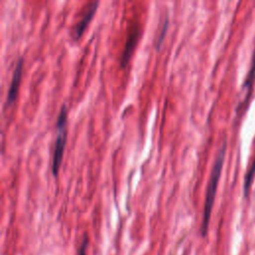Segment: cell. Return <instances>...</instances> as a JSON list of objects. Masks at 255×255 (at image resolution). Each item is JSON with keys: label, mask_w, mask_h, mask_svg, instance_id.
I'll list each match as a JSON object with an SVG mask.
<instances>
[{"label": "cell", "mask_w": 255, "mask_h": 255, "mask_svg": "<svg viewBox=\"0 0 255 255\" xmlns=\"http://www.w3.org/2000/svg\"><path fill=\"white\" fill-rule=\"evenodd\" d=\"M140 26L137 22H133L129 25L128 30V36H127V41L121 56V67L125 68L128 63L129 62L131 55L134 51V48L137 44V41L140 37Z\"/></svg>", "instance_id": "3"}, {"label": "cell", "mask_w": 255, "mask_h": 255, "mask_svg": "<svg viewBox=\"0 0 255 255\" xmlns=\"http://www.w3.org/2000/svg\"><path fill=\"white\" fill-rule=\"evenodd\" d=\"M99 4H100L99 1H93V2H90L87 5V7L84 10L79 22L76 24V26L74 27V29L72 31V36H73L74 40H78L82 37L86 28L88 27L91 20L93 19L94 15H95V13L98 9Z\"/></svg>", "instance_id": "4"}, {"label": "cell", "mask_w": 255, "mask_h": 255, "mask_svg": "<svg viewBox=\"0 0 255 255\" xmlns=\"http://www.w3.org/2000/svg\"><path fill=\"white\" fill-rule=\"evenodd\" d=\"M88 244H89V238H88V236H84V238H83V240L81 242L79 251H78V255H87Z\"/></svg>", "instance_id": "9"}, {"label": "cell", "mask_w": 255, "mask_h": 255, "mask_svg": "<svg viewBox=\"0 0 255 255\" xmlns=\"http://www.w3.org/2000/svg\"><path fill=\"white\" fill-rule=\"evenodd\" d=\"M167 28H168V16H166L164 18V21L162 23V26H161V29H160V32H159V36L156 40V48L159 49V47L161 46V43L163 42V39H164V36L167 32Z\"/></svg>", "instance_id": "8"}, {"label": "cell", "mask_w": 255, "mask_h": 255, "mask_svg": "<svg viewBox=\"0 0 255 255\" xmlns=\"http://www.w3.org/2000/svg\"><path fill=\"white\" fill-rule=\"evenodd\" d=\"M226 147H227L226 140H223L221 147L219 148V150L217 152V155H216V158H215L212 170H211L209 182H208V185L206 188V195H205L204 209H203V218H202V223H201V227H200V233H201L202 237H205L207 234L211 211H212V207L214 204L216 190H217V186H218V182L220 179L223 162H224V158H225Z\"/></svg>", "instance_id": "1"}, {"label": "cell", "mask_w": 255, "mask_h": 255, "mask_svg": "<svg viewBox=\"0 0 255 255\" xmlns=\"http://www.w3.org/2000/svg\"><path fill=\"white\" fill-rule=\"evenodd\" d=\"M254 79H255V48H254L251 63H250V69L248 70L247 77H246L245 82L243 84V88L247 90V99L249 98V95L251 93V88H252Z\"/></svg>", "instance_id": "6"}, {"label": "cell", "mask_w": 255, "mask_h": 255, "mask_svg": "<svg viewBox=\"0 0 255 255\" xmlns=\"http://www.w3.org/2000/svg\"><path fill=\"white\" fill-rule=\"evenodd\" d=\"M67 118H68V110H67V106L64 104L60 110V113L57 118V123H56L57 136L55 140V147H54L53 160H52V172L55 177L58 175L62 161H63L64 149H65L66 140H67Z\"/></svg>", "instance_id": "2"}, {"label": "cell", "mask_w": 255, "mask_h": 255, "mask_svg": "<svg viewBox=\"0 0 255 255\" xmlns=\"http://www.w3.org/2000/svg\"><path fill=\"white\" fill-rule=\"evenodd\" d=\"M23 66H24V61H23V58L20 57L16 62L13 76L11 79V83H10V86H9V89L7 92L6 103H5L7 107L11 106L17 98L20 83H21V78H22V74H23Z\"/></svg>", "instance_id": "5"}, {"label": "cell", "mask_w": 255, "mask_h": 255, "mask_svg": "<svg viewBox=\"0 0 255 255\" xmlns=\"http://www.w3.org/2000/svg\"><path fill=\"white\" fill-rule=\"evenodd\" d=\"M254 173H255V156H254V159L245 175V179H244V185H243V188H244V193L245 195L248 194L249 192V188L251 186V182L253 180V177H254Z\"/></svg>", "instance_id": "7"}]
</instances>
